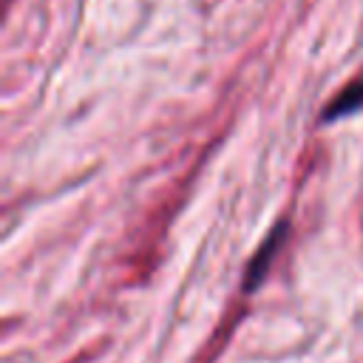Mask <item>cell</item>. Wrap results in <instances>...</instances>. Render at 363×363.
<instances>
[{
	"label": "cell",
	"mask_w": 363,
	"mask_h": 363,
	"mask_svg": "<svg viewBox=\"0 0 363 363\" xmlns=\"http://www.w3.org/2000/svg\"><path fill=\"white\" fill-rule=\"evenodd\" d=\"M360 108H363V77H357L354 82H349V85L329 102V108L323 111V122L349 116V113H354V111H360Z\"/></svg>",
	"instance_id": "7a4b0ae2"
},
{
	"label": "cell",
	"mask_w": 363,
	"mask_h": 363,
	"mask_svg": "<svg viewBox=\"0 0 363 363\" xmlns=\"http://www.w3.org/2000/svg\"><path fill=\"white\" fill-rule=\"evenodd\" d=\"M286 230H289V224H286V221H281V224L267 235V241L258 247V252L250 258L247 272H244V292H255V289L261 286V281L267 278V272H269V267H272L275 255H278V252H281V247H284Z\"/></svg>",
	"instance_id": "6da1fadb"
}]
</instances>
